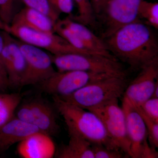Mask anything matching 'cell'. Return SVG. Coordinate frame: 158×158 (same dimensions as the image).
<instances>
[{
  "label": "cell",
  "mask_w": 158,
  "mask_h": 158,
  "mask_svg": "<svg viewBox=\"0 0 158 158\" xmlns=\"http://www.w3.org/2000/svg\"><path fill=\"white\" fill-rule=\"evenodd\" d=\"M94 158H123L129 157L121 151L110 149L104 145L91 144Z\"/></svg>",
  "instance_id": "d4e9b609"
},
{
  "label": "cell",
  "mask_w": 158,
  "mask_h": 158,
  "mask_svg": "<svg viewBox=\"0 0 158 158\" xmlns=\"http://www.w3.org/2000/svg\"><path fill=\"white\" fill-rule=\"evenodd\" d=\"M55 23L41 12L25 6L15 15L10 26L24 27L47 33H55Z\"/></svg>",
  "instance_id": "e0dca14e"
},
{
  "label": "cell",
  "mask_w": 158,
  "mask_h": 158,
  "mask_svg": "<svg viewBox=\"0 0 158 158\" xmlns=\"http://www.w3.org/2000/svg\"><path fill=\"white\" fill-rule=\"evenodd\" d=\"M54 8L60 13L72 15L73 9V0H48Z\"/></svg>",
  "instance_id": "4316f807"
},
{
  "label": "cell",
  "mask_w": 158,
  "mask_h": 158,
  "mask_svg": "<svg viewBox=\"0 0 158 158\" xmlns=\"http://www.w3.org/2000/svg\"><path fill=\"white\" fill-rule=\"evenodd\" d=\"M6 26L0 21V29L2 30H5Z\"/></svg>",
  "instance_id": "1f68e13d"
},
{
  "label": "cell",
  "mask_w": 158,
  "mask_h": 158,
  "mask_svg": "<svg viewBox=\"0 0 158 158\" xmlns=\"http://www.w3.org/2000/svg\"><path fill=\"white\" fill-rule=\"evenodd\" d=\"M137 107L150 118L158 122V98H151Z\"/></svg>",
  "instance_id": "484cf974"
},
{
  "label": "cell",
  "mask_w": 158,
  "mask_h": 158,
  "mask_svg": "<svg viewBox=\"0 0 158 158\" xmlns=\"http://www.w3.org/2000/svg\"><path fill=\"white\" fill-rule=\"evenodd\" d=\"M144 0H109L98 17L101 20V38L106 39L119 28L138 20V8Z\"/></svg>",
  "instance_id": "ba28073f"
},
{
  "label": "cell",
  "mask_w": 158,
  "mask_h": 158,
  "mask_svg": "<svg viewBox=\"0 0 158 158\" xmlns=\"http://www.w3.org/2000/svg\"><path fill=\"white\" fill-rule=\"evenodd\" d=\"M58 71H82L126 77L127 72L116 58L102 55L71 53L51 55Z\"/></svg>",
  "instance_id": "277c9868"
},
{
  "label": "cell",
  "mask_w": 158,
  "mask_h": 158,
  "mask_svg": "<svg viewBox=\"0 0 158 158\" xmlns=\"http://www.w3.org/2000/svg\"><path fill=\"white\" fill-rule=\"evenodd\" d=\"M5 31L23 42L49 51L52 55L78 53L87 54L74 47L63 37L56 33L39 32L24 27L10 26Z\"/></svg>",
  "instance_id": "9c48e42d"
},
{
  "label": "cell",
  "mask_w": 158,
  "mask_h": 158,
  "mask_svg": "<svg viewBox=\"0 0 158 158\" xmlns=\"http://www.w3.org/2000/svg\"><path fill=\"white\" fill-rule=\"evenodd\" d=\"M18 152L23 158H52L55 153V146L50 136L39 132L19 142Z\"/></svg>",
  "instance_id": "2e32d148"
},
{
  "label": "cell",
  "mask_w": 158,
  "mask_h": 158,
  "mask_svg": "<svg viewBox=\"0 0 158 158\" xmlns=\"http://www.w3.org/2000/svg\"><path fill=\"white\" fill-rule=\"evenodd\" d=\"M139 71L132 81L128 84L123 94V98L136 107L151 98L158 85V59Z\"/></svg>",
  "instance_id": "7c38bea8"
},
{
  "label": "cell",
  "mask_w": 158,
  "mask_h": 158,
  "mask_svg": "<svg viewBox=\"0 0 158 158\" xmlns=\"http://www.w3.org/2000/svg\"><path fill=\"white\" fill-rule=\"evenodd\" d=\"M4 45V40L3 37L2 31H0V68L6 72V69L4 68V65L2 62V52L3 47Z\"/></svg>",
  "instance_id": "f546056e"
},
{
  "label": "cell",
  "mask_w": 158,
  "mask_h": 158,
  "mask_svg": "<svg viewBox=\"0 0 158 158\" xmlns=\"http://www.w3.org/2000/svg\"><path fill=\"white\" fill-rule=\"evenodd\" d=\"M108 1L109 0H90L96 17L101 13Z\"/></svg>",
  "instance_id": "83f0119b"
},
{
  "label": "cell",
  "mask_w": 158,
  "mask_h": 158,
  "mask_svg": "<svg viewBox=\"0 0 158 158\" xmlns=\"http://www.w3.org/2000/svg\"><path fill=\"white\" fill-rule=\"evenodd\" d=\"M128 84L126 77H108L88 84L69 95L58 97L87 110L113 99L120 98L123 95Z\"/></svg>",
  "instance_id": "3957f363"
},
{
  "label": "cell",
  "mask_w": 158,
  "mask_h": 158,
  "mask_svg": "<svg viewBox=\"0 0 158 158\" xmlns=\"http://www.w3.org/2000/svg\"><path fill=\"white\" fill-rule=\"evenodd\" d=\"M138 109L144 119L148 133V140L151 146L155 148L158 147V122L145 115L141 110Z\"/></svg>",
  "instance_id": "cb8c5ba5"
},
{
  "label": "cell",
  "mask_w": 158,
  "mask_h": 158,
  "mask_svg": "<svg viewBox=\"0 0 158 158\" xmlns=\"http://www.w3.org/2000/svg\"><path fill=\"white\" fill-rule=\"evenodd\" d=\"M152 98H158V85L156 87L155 89Z\"/></svg>",
  "instance_id": "4dcf8cb0"
},
{
  "label": "cell",
  "mask_w": 158,
  "mask_h": 158,
  "mask_svg": "<svg viewBox=\"0 0 158 158\" xmlns=\"http://www.w3.org/2000/svg\"><path fill=\"white\" fill-rule=\"evenodd\" d=\"M2 33L4 45L2 60L8 77L9 87H22L27 70L25 58L13 36L5 31L2 30Z\"/></svg>",
  "instance_id": "8fae6325"
},
{
  "label": "cell",
  "mask_w": 158,
  "mask_h": 158,
  "mask_svg": "<svg viewBox=\"0 0 158 158\" xmlns=\"http://www.w3.org/2000/svg\"><path fill=\"white\" fill-rule=\"evenodd\" d=\"M76 4L78 14L73 16L69 15L72 19L87 26L96 25V17L90 0H73Z\"/></svg>",
  "instance_id": "ffe728a7"
},
{
  "label": "cell",
  "mask_w": 158,
  "mask_h": 158,
  "mask_svg": "<svg viewBox=\"0 0 158 158\" xmlns=\"http://www.w3.org/2000/svg\"><path fill=\"white\" fill-rule=\"evenodd\" d=\"M9 87V80L5 71L0 68V92H5Z\"/></svg>",
  "instance_id": "f1b7e54d"
},
{
  "label": "cell",
  "mask_w": 158,
  "mask_h": 158,
  "mask_svg": "<svg viewBox=\"0 0 158 158\" xmlns=\"http://www.w3.org/2000/svg\"><path fill=\"white\" fill-rule=\"evenodd\" d=\"M15 116L20 120L37 127L49 136L55 135L60 128L57 123L54 108L40 98L31 99L19 105Z\"/></svg>",
  "instance_id": "52a82bcc"
},
{
  "label": "cell",
  "mask_w": 158,
  "mask_h": 158,
  "mask_svg": "<svg viewBox=\"0 0 158 158\" xmlns=\"http://www.w3.org/2000/svg\"><path fill=\"white\" fill-rule=\"evenodd\" d=\"M54 106L63 117L69 134L81 136L91 144H99L118 149L105 128L100 118L93 112L53 96ZM121 151V150H120Z\"/></svg>",
  "instance_id": "7a4b0ae2"
},
{
  "label": "cell",
  "mask_w": 158,
  "mask_h": 158,
  "mask_svg": "<svg viewBox=\"0 0 158 158\" xmlns=\"http://www.w3.org/2000/svg\"><path fill=\"white\" fill-rule=\"evenodd\" d=\"M122 108L125 116L127 133L131 144V158H139L142 149L149 143L146 125L136 107L124 98Z\"/></svg>",
  "instance_id": "4fadbf2b"
},
{
  "label": "cell",
  "mask_w": 158,
  "mask_h": 158,
  "mask_svg": "<svg viewBox=\"0 0 158 158\" xmlns=\"http://www.w3.org/2000/svg\"><path fill=\"white\" fill-rule=\"evenodd\" d=\"M22 3L21 0H0V21L6 28L11 25L15 15L22 9Z\"/></svg>",
  "instance_id": "7402d4cb"
},
{
  "label": "cell",
  "mask_w": 158,
  "mask_h": 158,
  "mask_svg": "<svg viewBox=\"0 0 158 158\" xmlns=\"http://www.w3.org/2000/svg\"><path fill=\"white\" fill-rule=\"evenodd\" d=\"M39 132L41 131L36 127L15 116L0 128V152L6 151L13 144Z\"/></svg>",
  "instance_id": "9a60e30c"
},
{
  "label": "cell",
  "mask_w": 158,
  "mask_h": 158,
  "mask_svg": "<svg viewBox=\"0 0 158 158\" xmlns=\"http://www.w3.org/2000/svg\"><path fill=\"white\" fill-rule=\"evenodd\" d=\"M110 76H113L82 71H56L37 86L46 93L52 96L62 97L73 93L90 83Z\"/></svg>",
  "instance_id": "8992f818"
},
{
  "label": "cell",
  "mask_w": 158,
  "mask_h": 158,
  "mask_svg": "<svg viewBox=\"0 0 158 158\" xmlns=\"http://www.w3.org/2000/svg\"><path fill=\"white\" fill-rule=\"evenodd\" d=\"M25 6L41 12L48 16L55 23L59 19L60 13L48 0H21Z\"/></svg>",
  "instance_id": "603a6c76"
},
{
  "label": "cell",
  "mask_w": 158,
  "mask_h": 158,
  "mask_svg": "<svg viewBox=\"0 0 158 158\" xmlns=\"http://www.w3.org/2000/svg\"><path fill=\"white\" fill-rule=\"evenodd\" d=\"M16 40L27 62V70L22 87L37 85L56 72L51 55L41 48Z\"/></svg>",
  "instance_id": "30bf717a"
},
{
  "label": "cell",
  "mask_w": 158,
  "mask_h": 158,
  "mask_svg": "<svg viewBox=\"0 0 158 158\" xmlns=\"http://www.w3.org/2000/svg\"><path fill=\"white\" fill-rule=\"evenodd\" d=\"M69 135V144L59 148L56 153L57 158H94L91 143L77 135Z\"/></svg>",
  "instance_id": "ac0fdd59"
},
{
  "label": "cell",
  "mask_w": 158,
  "mask_h": 158,
  "mask_svg": "<svg viewBox=\"0 0 158 158\" xmlns=\"http://www.w3.org/2000/svg\"><path fill=\"white\" fill-rule=\"evenodd\" d=\"M59 20L76 36L80 49L88 54L116 58L110 52L104 40L97 36L87 26L75 21L69 16Z\"/></svg>",
  "instance_id": "5bb4252c"
},
{
  "label": "cell",
  "mask_w": 158,
  "mask_h": 158,
  "mask_svg": "<svg viewBox=\"0 0 158 158\" xmlns=\"http://www.w3.org/2000/svg\"><path fill=\"white\" fill-rule=\"evenodd\" d=\"M138 19L143 20L144 23L158 29V3L142 1L138 8Z\"/></svg>",
  "instance_id": "44dd1931"
},
{
  "label": "cell",
  "mask_w": 158,
  "mask_h": 158,
  "mask_svg": "<svg viewBox=\"0 0 158 158\" xmlns=\"http://www.w3.org/2000/svg\"><path fill=\"white\" fill-rule=\"evenodd\" d=\"M116 59L140 71L158 59V42L152 27L141 21L127 24L103 39Z\"/></svg>",
  "instance_id": "6da1fadb"
},
{
  "label": "cell",
  "mask_w": 158,
  "mask_h": 158,
  "mask_svg": "<svg viewBox=\"0 0 158 158\" xmlns=\"http://www.w3.org/2000/svg\"><path fill=\"white\" fill-rule=\"evenodd\" d=\"M87 110L98 116L116 147L131 157L125 116L122 108L118 104V99H113Z\"/></svg>",
  "instance_id": "5b68a950"
},
{
  "label": "cell",
  "mask_w": 158,
  "mask_h": 158,
  "mask_svg": "<svg viewBox=\"0 0 158 158\" xmlns=\"http://www.w3.org/2000/svg\"><path fill=\"white\" fill-rule=\"evenodd\" d=\"M22 98L19 93L0 92V128L15 116Z\"/></svg>",
  "instance_id": "d6986e66"
}]
</instances>
